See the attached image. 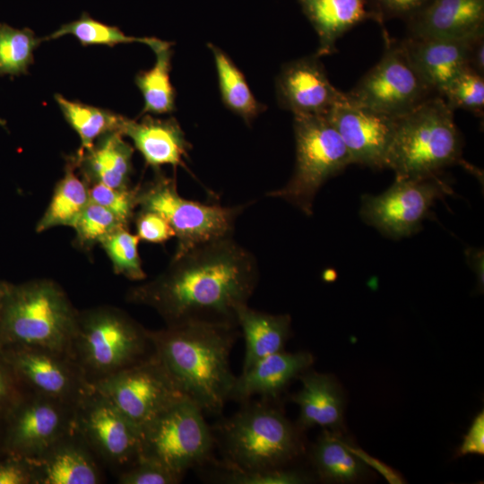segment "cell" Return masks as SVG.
Wrapping results in <instances>:
<instances>
[{
  "label": "cell",
  "instance_id": "cell-26",
  "mask_svg": "<svg viewBox=\"0 0 484 484\" xmlns=\"http://www.w3.org/2000/svg\"><path fill=\"white\" fill-rule=\"evenodd\" d=\"M236 322L246 344L242 372L271 354L283 350L290 334L291 317L288 314H269L240 305Z\"/></svg>",
  "mask_w": 484,
  "mask_h": 484
},
{
  "label": "cell",
  "instance_id": "cell-38",
  "mask_svg": "<svg viewBox=\"0 0 484 484\" xmlns=\"http://www.w3.org/2000/svg\"><path fill=\"white\" fill-rule=\"evenodd\" d=\"M90 201L110 211L125 227L134 220L137 203V186L124 189L113 188L103 184L89 186Z\"/></svg>",
  "mask_w": 484,
  "mask_h": 484
},
{
  "label": "cell",
  "instance_id": "cell-46",
  "mask_svg": "<svg viewBox=\"0 0 484 484\" xmlns=\"http://www.w3.org/2000/svg\"><path fill=\"white\" fill-rule=\"evenodd\" d=\"M469 65L471 70L484 76V32L474 37L471 41Z\"/></svg>",
  "mask_w": 484,
  "mask_h": 484
},
{
  "label": "cell",
  "instance_id": "cell-48",
  "mask_svg": "<svg viewBox=\"0 0 484 484\" xmlns=\"http://www.w3.org/2000/svg\"><path fill=\"white\" fill-rule=\"evenodd\" d=\"M12 284L0 281V310L5 300V298L9 292Z\"/></svg>",
  "mask_w": 484,
  "mask_h": 484
},
{
  "label": "cell",
  "instance_id": "cell-29",
  "mask_svg": "<svg viewBox=\"0 0 484 484\" xmlns=\"http://www.w3.org/2000/svg\"><path fill=\"white\" fill-rule=\"evenodd\" d=\"M171 43L166 42L153 52L156 56L154 65L147 71H140L134 82L143 97L141 115H164L176 108V91L170 81Z\"/></svg>",
  "mask_w": 484,
  "mask_h": 484
},
{
  "label": "cell",
  "instance_id": "cell-6",
  "mask_svg": "<svg viewBox=\"0 0 484 484\" xmlns=\"http://www.w3.org/2000/svg\"><path fill=\"white\" fill-rule=\"evenodd\" d=\"M152 353L150 330L124 310L99 306L78 312L70 356L91 385Z\"/></svg>",
  "mask_w": 484,
  "mask_h": 484
},
{
  "label": "cell",
  "instance_id": "cell-8",
  "mask_svg": "<svg viewBox=\"0 0 484 484\" xmlns=\"http://www.w3.org/2000/svg\"><path fill=\"white\" fill-rule=\"evenodd\" d=\"M154 177L137 186V203L163 217L175 232L177 256L201 244L232 236L235 222L246 204L222 206L182 197L176 177L154 169Z\"/></svg>",
  "mask_w": 484,
  "mask_h": 484
},
{
  "label": "cell",
  "instance_id": "cell-33",
  "mask_svg": "<svg viewBox=\"0 0 484 484\" xmlns=\"http://www.w3.org/2000/svg\"><path fill=\"white\" fill-rule=\"evenodd\" d=\"M41 40L28 28L19 30L0 23V76L27 73Z\"/></svg>",
  "mask_w": 484,
  "mask_h": 484
},
{
  "label": "cell",
  "instance_id": "cell-35",
  "mask_svg": "<svg viewBox=\"0 0 484 484\" xmlns=\"http://www.w3.org/2000/svg\"><path fill=\"white\" fill-rule=\"evenodd\" d=\"M204 465L210 467L207 471L209 480L218 483L301 484L310 480L306 473L290 468L264 471H243L227 467L221 462H214L212 459Z\"/></svg>",
  "mask_w": 484,
  "mask_h": 484
},
{
  "label": "cell",
  "instance_id": "cell-12",
  "mask_svg": "<svg viewBox=\"0 0 484 484\" xmlns=\"http://www.w3.org/2000/svg\"><path fill=\"white\" fill-rule=\"evenodd\" d=\"M92 386L104 394L139 431L169 407L186 398L154 352Z\"/></svg>",
  "mask_w": 484,
  "mask_h": 484
},
{
  "label": "cell",
  "instance_id": "cell-18",
  "mask_svg": "<svg viewBox=\"0 0 484 484\" xmlns=\"http://www.w3.org/2000/svg\"><path fill=\"white\" fill-rule=\"evenodd\" d=\"M477 35L463 39L408 37L401 44L419 74L442 97L448 84L470 68L471 45Z\"/></svg>",
  "mask_w": 484,
  "mask_h": 484
},
{
  "label": "cell",
  "instance_id": "cell-1",
  "mask_svg": "<svg viewBox=\"0 0 484 484\" xmlns=\"http://www.w3.org/2000/svg\"><path fill=\"white\" fill-rule=\"evenodd\" d=\"M258 281L255 256L230 236L173 256L155 278L131 288L125 300L151 307L166 325L189 321L237 324L236 310L248 303Z\"/></svg>",
  "mask_w": 484,
  "mask_h": 484
},
{
  "label": "cell",
  "instance_id": "cell-2",
  "mask_svg": "<svg viewBox=\"0 0 484 484\" xmlns=\"http://www.w3.org/2000/svg\"><path fill=\"white\" fill-rule=\"evenodd\" d=\"M238 335L237 324L203 321L150 330L153 352L173 382L210 415L229 401L236 379L229 357Z\"/></svg>",
  "mask_w": 484,
  "mask_h": 484
},
{
  "label": "cell",
  "instance_id": "cell-32",
  "mask_svg": "<svg viewBox=\"0 0 484 484\" xmlns=\"http://www.w3.org/2000/svg\"><path fill=\"white\" fill-rule=\"evenodd\" d=\"M65 35L74 36L84 47L90 45L114 47L117 44L140 42L155 50L166 42L156 38L128 36L118 27L95 20L86 12H83L77 20L61 25L42 40L56 39Z\"/></svg>",
  "mask_w": 484,
  "mask_h": 484
},
{
  "label": "cell",
  "instance_id": "cell-37",
  "mask_svg": "<svg viewBox=\"0 0 484 484\" xmlns=\"http://www.w3.org/2000/svg\"><path fill=\"white\" fill-rule=\"evenodd\" d=\"M442 98L453 111L462 108L482 117L484 76L471 68L463 70L448 84Z\"/></svg>",
  "mask_w": 484,
  "mask_h": 484
},
{
  "label": "cell",
  "instance_id": "cell-13",
  "mask_svg": "<svg viewBox=\"0 0 484 484\" xmlns=\"http://www.w3.org/2000/svg\"><path fill=\"white\" fill-rule=\"evenodd\" d=\"M71 405L27 391L3 416L5 454L33 459L74 429Z\"/></svg>",
  "mask_w": 484,
  "mask_h": 484
},
{
  "label": "cell",
  "instance_id": "cell-11",
  "mask_svg": "<svg viewBox=\"0 0 484 484\" xmlns=\"http://www.w3.org/2000/svg\"><path fill=\"white\" fill-rule=\"evenodd\" d=\"M452 192L439 174L395 179L378 195L364 194L359 214L367 224L385 236L399 239L418 232L435 201Z\"/></svg>",
  "mask_w": 484,
  "mask_h": 484
},
{
  "label": "cell",
  "instance_id": "cell-45",
  "mask_svg": "<svg viewBox=\"0 0 484 484\" xmlns=\"http://www.w3.org/2000/svg\"><path fill=\"white\" fill-rule=\"evenodd\" d=\"M350 451L354 454L358 458H359L365 464H368L378 472H380L389 483L391 484H401L403 483V480L399 473L394 470L382 462L381 461L373 458L368 455L366 452L361 449L355 447L350 444L347 445Z\"/></svg>",
  "mask_w": 484,
  "mask_h": 484
},
{
  "label": "cell",
  "instance_id": "cell-25",
  "mask_svg": "<svg viewBox=\"0 0 484 484\" xmlns=\"http://www.w3.org/2000/svg\"><path fill=\"white\" fill-rule=\"evenodd\" d=\"M301 389L292 396L299 407L298 427L336 428L341 423L343 400L336 381L329 375L307 370L298 376Z\"/></svg>",
  "mask_w": 484,
  "mask_h": 484
},
{
  "label": "cell",
  "instance_id": "cell-10",
  "mask_svg": "<svg viewBox=\"0 0 484 484\" xmlns=\"http://www.w3.org/2000/svg\"><path fill=\"white\" fill-rule=\"evenodd\" d=\"M434 96L437 94L419 74L401 43L389 47L380 61L345 92L347 103L394 117Z\"/></svg>",
  "mask_w": 484,
  "mask_h": 484
},
{
  "label": "cell",
  "instance_id": "cell-20",
  "mask_svg": "<svg viewBox=\"0 0 484 484\" xmlns=\"http://www.w3.org/2000/svg\"><path fill=\"white\" fill-rule=\"evenodd\" d=\"M121 134L133 141L145 164L153 169L164 165L186 167L184 159L192 145L175 117L158 118L150 114L140 121L125 117Z\"/></svg>",
  "mask_w": 484,
  "mask_h": 484
},
{
  "label": "cell",
  "instance_id": "cell-16",
  "mask_svg": "<svg viewBox=\"0 0 484 484\" xmlns=\"http://www.w3.org/2000/svg\"><path fill=\"white\" fill-rule=\"evenodd\" d=\"M275 85L279 106L293 116L326 115L347 102L345 92L331 83L316 54L285 63Z\"/></svg>",
  "mask_w": 484,
  "mask_h": 484
},
{
  "label": "cell",
  "instance_id": "cell-23",
  "mask_svg": "<svg viewBox=\"0 0 484 484\" xmlns=\"http://www.w3.org/2000/svg\"><path fill=\"white\" fill-rule=\"evenodd\" d=\"M134 148L120 132H110L96 140L93 146L77 151V169L88 186L103 184L109 187L129 188L133 173Z\"/></svg>",
  "mask_w": 484,
  "mask_h": 484
},
{
  "label": "cell",
  "instance_id": "cell-24",
  "mask_svg": "<svg viewBox=\"0 0 484 484\" xmlns=\"http://www.w3.org/2000/svg\"><path fill=\"white\" fill-rule=\"evenodd\" d=\"M315 29L319 46L318 56L336 51L337 40L349 30L371 19L367 0H298Z\"/></svg>",
  "mask_w": 484,
  "mask_h": 484
},
{
  "label": "cell",
  "instance_id": "cell-15",
  "mask_svg": "<svg viewBox=\"0 0 484 484\" xmlns=\"http://www.w3.org/2000/svg\"><path fill=\"white\" fill-rule=\"evenodd\" d=\"M0 352L29 392L76 405L92 387L69 354L35 347Z\"/></svg>",
  "mask_w": 484,
  "mask_h": 484
},
{
  "label": "cell",
  "instance_id": "cell-47",
  "mask_svg": "<svg viewBox=\"0 0 484 484\" xmlns=\"http://www.w3.org/2000/svg\"><path fill=\"white\" fill-rule=\"evenodd\" d=\"M471 253L468 254V259L469 263L471 264H473V270L477 272L479 281H481V283H483V272H482V259L483 255L482 252L478 250H471Z\"/></svg>",
  "mask_w": 484,
  "mask_h": 484
},
{
  "label": "cell",
  "instance_id": "cell-14",
  "mask_svg": "<svg viewBox=\"0 0 484 484\" xmlns=\"http://www.w3.org/2000/svg\"><path fill=\"white\" fill-rule=\"evenodd\" d=\"M74 428L91 450L121 471L139 456V429L93 386L74 409Z\"/></svg>",
  "mask_w": 484,
  "mask_h": 484
},
{
  "label": "cell",
  "instance_id": "cell-19",
  "mask_svg": "<svg viewBox=\"0 0 484 484\" xmlns=\"http://www.w3.org/2000/svg\"><path fill=\"white\" fill-rule=\"evenodd\" d=\"M29 460L35 484H99L103 480L93 452L75 428Z\"/></svg>",
  "mask_w": 484,
  "mask_h": 484
},
{
  "label": "cell",
  "instance_id": "cell-40",
  "mask_svg": "<svg viewBox=\"0 0 484 484\" xmlns=\"http://www.w3.org/2000/svg\"><path fill=\"white\" fill-rule=\"evenodd\" d=\"M430 0H367L371 19L380 24L393 18L406 22L417 14Z\"/></svg>",
  "mask_w": 484,
  "mask_h": 484
},
{
  "label": "cell",
  "instance_id": "cell-5",
  "mask_svg": "<svg viewBox=\"0 0 484 484\" xmlns=\"http://www.w3.org/2000/svg\"><path fill=\"white\" fill-rule=\"evenodd\" d=\"M453 112L437 95L397 117L385 165L395 173V179L436 175L454 164L469 167L462 158V143Z\"/></svg>",
  "mask_w": 484,
  "mask_h": 484
},
{
  "label": "cell",
  "instance_id": "cell-27",
  "mask_svg": "<svg viewBox=\"0 0 484 484\" xmlns=\"http://www.w3.org/2000/svg\"><path fill=\"white\" fill-rule=\"evenodd\" d=\"M76 169L75 156H68L64 176L56 184L51 200L36 226L37 232L58 226L72 228L90 202L89 186L82 178H79Z\"/></svg>",
  "mask_w": 484,
  "mask_h": 484
},
{
  "label": "cell",
  "instance_id": "cell-28",
  "mask_svg": "<svg viewBox=\"0 0 484 484\" xmlns=\"http://www.w3.org/2000/svg\"><path fill=\"white\" fill-rule=\"evenodd\" d=\"M217 72L220 99L224 106L250 125L265 110L253 94L244 73L229 55L214 44L208 43Z\"/></svg>",
  "mask_w": 484,
  "mask_h": 484
},
{
  "label": "cell",
  "instance_id": "cell-36",
  "mask_svg": "<svg viewBox=\"0 0 484 484\" xmlns=\"http://www.w3.org/2000/svg\"><path fill=\"white\" fill-rule=\"evenodd\" d=\"M119 227L125 226L110 211L91 201L72 226L75 244L83 250H91Z\"/></svg>",
  "mask_w": 484,
  "mask_h": 484
},
{
  "label": "cell",
  "instance_id": "cell-31",
  "mask_svg": "<svg viewBox=\"0 0 484 484\" xmlns=\"http://www.w3.org/2000/svg\"><path fill=\"white\" fill-rule=\"evenodd\" d=\"M348 443L335 432L325 430L312 450V462L318 476L327 481L348 482L365 471L364 462L348 448Z\"/></svg>",
  "mask_w": 484,
  "mask_h": 484
},
{
  "label": "cell",
  "instance_id": "cell-22",
  "mask_svg": "<svg viewBox=\"0 0 484 484\" xmlns=\"http://www.w3.org/2000/svg\"><path fill=\"white\" fill-rule=\"evenodd\" d=\"M313 362L314 357L307 351L281 350L266 356L236 376L229 400L243 402L254 395L276 400L287 385Z\"/></svg>",
  "mask_w": 484,
  "mask_h": 484
},
{
  "label": "cell",
  "instance_id": "cell-21",
  "mask_svg": "<svg viewBox=\"0 0 484 484\" xmlns=\"http://www.w3.org/2000/svg\"><path fill=\"white\" fill-rule=\"evenodd\" d=\"M406 22L409 37H473L484 32V0H430Z\"/></svg>",
  "mask_w": 484,
  "mask_h": 484
},
{
  "label": "cell",
  "instance_id": "cell-44",
  "mask_svg": "<svg viewBox=\"0 0 484 484\" xmlns=\"http://www.w3.org/2000/svg\"><path fill=\"white\" fill-rule=\"evenodd\" d=\"M459 454L465 455L469 454H484V413H479L463 438L459 448Z\"/></svg>",
  "mask_w": 484,
  "mask_h": 484
},
{
  "label": "cell",
  "instance_id": "cell-34",
  "mask_svg": "<svg viewBox=\"0 0 484 484\" xmlns=\"http://www.w3.org/2000/svg\"><path fill=\"white\" fill-rule=\"evenodd\" d=\"M139 241L137 235L132 234L128 228L119 227L99 243L115 273L131 281H143L146 278L138 252Z\"/></svg>",
  "mask_w": 484,
  "mask_h": 484
},
{
  "label": "cell",
  "instance_id": "cell-43",
  "mask_svg": "<svg viewBox=\"0 0 484 484\" xmlns=\"http://www.w3.org/2000/svg\"><path fill=\"white\" fill-rule=\"evenodd\" d=\"M0 484H35L30 461L6 454V457L0 460Z\"/></svg>",
  "mask_w": 484,
  "mask_h": 484
},
{
  "label": "cell",
  "instance_id": "cell-39",
  "mask_svg": "<svg viewBox=\"0 0 484 484\" xmlns=\"http://www.w3.org/2000/svg\"><path fill=\"white\" fill-rule=\"evenodd\" d=\"M184 476L160 463L138 458L132 465L122 470L117 477L119 484H177Z\"/></svg>",
  "mask_w": 484,
  "mask_h": 484
},
{
  "label": "cell",
  "instance_id": "cell-17",
  "mask_svg": "<svg viewBox=\"0 0 484 484\" xmlns=\"http://www.w3.org/2000/svg\"><path fill=\"white\" fill-rule=\"evenodd\" d=\"M326 116L341 137L351 160L372 169H385L397 117L342 103Z\"/></svg>",
  "mask_w": 484,
  "mask_h": 484
},
{
  "label": "cell",
  "instance_id": "cell-4",
  "mask_svg": "<svg viewBox=\"0 0 484 484\" xmlns=\"http://www.w3.org/2000/svg\"><path fill=\"white\" fill-rule=\"evenodd\" d=\"M78 312L52 280L12 284L0 310V349L35 347L70 355Z\"/></svg>",
  "mask_w": 484,
  "mask_h": 484
},
{
  "label": "cell",
  "instance_id": "cell-30",
  "mask_svg": "<svg viewBox=\"0 0 484 484\" xmlns=\"http://www.w3.org/2000/svg\"><path fill=\"white\" fill-rule=\"evenodd\" d=\"M55 100L70 126L81 140L78 151L91 149L96 140L110 132H120L125 119L111 110L70 100L61 94H55Z\"/></svg>",
  "mask_w": 484,
  "mask_h": 484
},
{
  "label": "cell",
  "instance_id": "cell-3",
  "mask_svg": "<svg viewBox=\"0 0 484 484\" xmlns=\"http://www.w3.org/2000/svg\"><path fill=\"white\" fill-rule=\"evenodd\" d=\"M274 400L241 402L231 417L212 428L222 463L243 471L287 468L302 451L298 430L272 404Z\"/></svg>",
  "mask_w": 484,
  "mask_h": 484
},
{
  "label": "cell",
  "instance_id": "cell-9",
  "mask_svg": "<svg viewBox=\"0 0 484 484\" xmlns=\"http://www.w3.org/2000/svg\"><path fill=\"white\" fill-rule=\"evenodd\" d=\"M215 441L202 410L188 398L174 403L140 430L138 458L185 477L211 461Z\"/></svg>",
  "mask_w": 484,
  "mask_h": 484
},
{
  "label": "cell",
  "instance_id": "cell-42",
  "mask_svg": "<svg viewBox=\"0 0 484 484\" xmlns=\"http://www.w3.org/2000/svg\"><path fill=\"white\" fill-rule=\"evenodd\" d=\"M26 392L27 390L0 352V417L3 418Z\"/></svg>",
  "mask_w": 484,
  "mask_h": 484
},
{
  "label": "cell",
  "instance_id": "cell-7",
  "mask_svg": "<svg viewBox=\"0 0 484 484\" xmlns=\"http://www.w3.org/2000/svg\"><path fill=\"white\" fill-rule=\"evenodd\" d=\"M296 162L290 179L270 191L307 216L313 213L314 201L321 186L351 164L349 151L326 115L294 116Z\"/></svg>",
  "mask_w": 484,
  "mask_h": 484
},
{
  "label": "cell",
  "instance_id": "cell-41",
  "mask_svg": "<svg viewBox=\"0 0 484 484\" xmlns=\"http://www.w3.org/2000/svg\"><path fill=\"white\" fill-rule=\"evenodd\" d=\"M133 220L140 240L162 244L175 237V232L169 222L154 212L139 209L135 212Z\"/></svg>",
  "mask_w": 484,
  "mask_h": 484
}]
</instances>
